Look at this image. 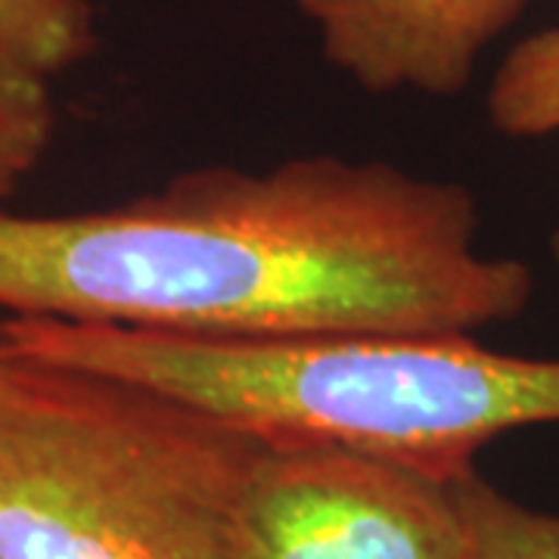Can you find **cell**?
Wrapping results in <instances>:
<instances>
[{
  "label": "cell",
  "mask_w": 559,
  "mask_h": 559,
  "mask_svg": "<svg viewBox=\"0 0 559 559\" xmlns=\"http://www.w3.org/2000/svg\"><path fill=\"white\" fill-rule=\"evenodd\" d=\"M469 559H559V516L507 498L473 469L454 479Z\"/></svg>",
  "instance_id": "8"
},
{
  "label": "cell",
  "mask_w": 559,
  "mask_h": 559,
  "mask_svg": "<svg viewBox=\"0 0 559 559\" xmlns=\"http://www.w3.org/2000/svg\"><path fill=\"white\" fill-rule=\"evenodd\" d=\"M550 249H554V261H557V267H559V230L554 234V242H550Z\"/></svg>",
  "instance_id": "10"
},
{
  "label": "cell",
  "mask_w": 559,
  "mask_h": 559,
  "mask_svg": "<svg viewBox=\"0 0 559 559\" xmlns=\"http://www.w3.org/2000/svg\"><path fill=\"white\" fill-rule=\"evenodd\" d=\"M457 476L342 444L261 441L234 510V559H469Z\"/></svg>",
  "instance_id": "4"
},
{
  "label": "cell",
  "mask_w": 559,
  "mask_h": 559,
  "mask_svg": "<svg viewBox=\"0 0 559 559\" xmlns=\"http://www.w3.org/2000/svg\"><path fill=\"white\" fill-rule=\"evenodd\" d=\"M261 439L150 385L0 364V559H234Z\"/></svg>",
  "instance_id": "3"
},
{
  "label": "cell",
  "mask_w": 559,
  "mask_h": 559,
  "mask_svg": "<svg viewBox=\"0 0 559 559\" xmlns=\"http://www.w3.org/2000/svg\"><path fill=\"white\" fill-rule=\"evenodd\" d=\"M532 271L479 249L454 180L299 156L193 168L62 215L0 212V311L187 340L479 333L520 318Z\"/></svg>",
  "instance_id": "1"
},
{
  "label": "cell",
  "mask_w": 559,
  "mask_h": 559,
  "mask_svg": "<svg viewBox=\"0 0 559 559\" xmlns=\"http://www.w3.org/2000/svg\"><path fill=\"white\" fill-rule=\"evenodd\" d=\"M3 360H7V348L0 345V364H3Z\"/></svg>",
  "instance_id": "11"
},
{
  "label": "cell",
  "mask_w": 559,
  "mask_h": 559,
  "mask_svg": "<svg viewBox=\"0 0 559 559\" xmlns=\"http://www.w3.org/2000/svg\"><path fill=\"white\" fill-rule=\"evenodd\" d=\"M13 355L197 404L261 441L342 444L436 476L488 441L559 423V360L491 352L473 333L187 340L50 318H0Z\"/></svg>",
  "instance_id": "2"
},
{
  "label": "cell",
  "mask_w": 559,
  "mask_h": 559,
  "mask_svg": "<svg viewBox=\"0 0 559 559\" xmlns=\"http://www.w3.org/2000/svg\"><path fill=\"white\" fill-rule=\"evenodd\" d=\"M488 119L507 138L559 134V28L520 40L488 91Z\"/></svg>",
  "instance_id": "6"
},
{
  "label": "cell",
  "mask_w": 559,
  "mask_h": 559,
  "mask_svg": "<svg viewBox=\"0 0 559 559\" xmlns=\"http://www.w3.org/2000/svg\"><path fill=\"white\" fill-rule=\"evenodd\" d=\"M57 131L50 75L0 53V202L47 156Z\"/></svg>",
  "instance_id": "9"
},
{
  "label": "cell",
  "mask_w": 559,
  "mask_h": 559,
  "mask_svg": "<svg viewBox=\"0 0 559 559\" xmlns=\"http://www.w3.org/2000/svg\"><path fill=\"white\" fill-rule=\"evenodd\" d=\"M97 50L87 0H0V53L57 75Z\"/></svg>",
  "instance_id": "7"
},
{
  "label": "cell",
  "mask_w": 559,
  "mask_h": 559,
  "mask_svg": "<svg viewBox=\"0 0 559 559\" xmlns=\"http://www.w3.org/2000/svg\"><path fill=\"white\" fill-rule=\"evenodd\" d=\"M323 57L370 94H460L528 0H296Z\"/></svg>",
  "instance_id": "5"
}]
</instances>
